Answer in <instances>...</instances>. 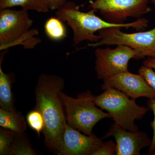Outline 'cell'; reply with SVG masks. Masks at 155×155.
<instances>
[{"label": "cell", "instance_id": "6da1fadb", "mask_svg": "<svg viewBox=\"0 0 155 155\" xmlns=\"http://www.w3.org/2000/svg\"><path fill=\"white\" fill-rule=\"evenodd\" d=\"M64 86L65 81L60 76L42 73L39 76L35 90V109L41 113L44 120L42 133L45 144L49 149L57 153L67 123L59 96V92L64 90Z\"/></svg>", "mask_w": 155, "mask_h": 155}, {"label": "cell", "instance_id": "7a4b0ae2", "mask_svg": "<svg viewBox=\"0 0 155 155\" xmlns=\"http://www.w3.org/2000/svg\"><path fill=\"white\" fill-rule=\"evenodd\" d=\"M97 10L91 9L88 12L79 10V7L74 2H67L56 11V17L72 28L73 33V43L78 45L86 41L96 43L101 40L99 35L95 32L110 27L132 28L136 30H143L148 25L149 20L140 18L133 22L114 24L106 21L96 15Z\"/></svg>", "mask_w": 155, "mask_h": 155}, {"label": "cell", "instance_id": "3957f363", "mask_svg": "<svg viewBox=\"0 0 155 155\" xmlns=\"http://www.w3.org/2000/svg\"><path fill=\"white\" fill-rule=\"evenodd\" d=\"M59 96L64 107L67 123L70 126L87 135H92L95 125L101 120L111 118L95 104V96L87 90L77 95L74 98L62 91Z\"/></svg>", "mask_w": 155, "mask_h": 155}, {"label": "cell", "instance_id": "277c9868", "mask_svg": "<svg viewBox=\"0 0 155 155\" xmlns=\"http://www.w3.org/2000/svg\"><path fill=\"white\" fill-rule=\"evenodd\" d=\"M33 21L28 11L11 8L0 10V50L21 45L26 49L33 48L40 43L37 29H31Z\"/></svg>", "mask_w": 155, "mask_h": 155}, {"label": "cell", "instance_id": "5b68a950", "mask_svg": "<svg viewBox=\"0 0 155 155\" xmlns=\"http://www.w3.org/2000/svg\"><path fill=\"white\" fill-rule=\"evenodd\" d=\"M135 101L114 88L106 89L94 98L96 106L110 115L115 125L130 131L138 130L135 121L142 119L149 110Z\"/></svg>", "mask_w": 155, "mask_h": 155}, {"label": "cell", "instance_id": "8992f818", "mask_svg": "<svg viewBox=\"0 0 155 155\" xmlns=\"http://www.w3.org/2000/svg\"><path fill=\"white\" fill-rule=\"evenodd\" d=\"M120 27H110L98 31L100 41L96 43H89L91 47L103 45H124L135 50L137 52L134 60L145 58H155V27L145 31L132 33H125Z\"/></svg>", "mask_w": 155, "mask_h": 155}, {"label": "cell", "instance_id": "52a82bcc", "mask_svg": "<svg viewBox=\"0 0 155 155\" xmlns=\"http://www.w3.org/2000/svg\"><path fill=\"white\" fill-rule=\"evenodd\" d=\"M151 0H95L91 1L89 8L99 11L107 22L125 23L128 18H141L151 11Z\"/></svg>", "mask_w": 155, "mask_h": 155}, {"label": "cell", "instance_id": "ba28073f", "mask_svg": "<svg viewBox=\"0 0 155 155\" xmlns=\"http://www.w3.org/2000/svg\"><path fill=\"white\" fill-rule=\"evenodd\" d=\"M95 69L97 78L104 80L118 73L128 71L131 59H135L137 52L124 45H118L115 48L97 47L95 51Z\"/></svg>", "mask_w": 155, "mask_h": 155}, {"label": "cell", "instance_id": "9c48e42d", "mask_svg": "<svg viewBox=\"0 0 155 155\" xmlns=\"http://www.w3.org/2000/svg\"><path fill=\"white\" fill-rule=\"evenodd\" d=\"M103 81L101 86L103 91L114 88L135 101L141 97L155 99V91L140 74H134L127 71L113 75Z\"/></svg>", "mask_w": 155, "mask_h": 155}, {"label": "cell", "instance_id": "30bf717a", "mask_svg": "<svg viewBox=\"0 0 155 155\" xmlns=\"http://www.w3.org/2000/svg\"><path fill=\"white\" fill-rule=\"evenodd\" d=\"M70 127H64L59 155H93L104 142L95 134L87 135Z\"/></svg>", "mask_w": 155, "mask_h": 155}, {"label": "cell", "instance_id": "8fae6325", "mask_svg": "<svg viewBox=\"0 0 155 155\" xmlns=\"http://www.w3.org/2000/svg\"><path fill=\"white\" fill-rule=\"evenodd\" d=\"M113 137L116 140V155H139L143 149L150 146L152 139L143 131H130L112 125L102 139Z\"/></svg>", "mask_w": 155, "mask_h": 155}, {"label": "cell", "instance_id": "7c38bea8", "mask_svg": "<svg viewBox=\"0 0 155 155\" xmlns=\"http://www.w3.org/2000/svg\"><path fill=\"white\" fill-rule=\"evenodd\" d=\"M5 53L6 50H5L1 54L0 58V107L5 110L16 111L11 90L12 80L9 74L3 72L2 67V63Z\"/></svg>", "mask_w": 155, "mask_h": 155}, {"label": "cell", "instance_id": "4fadbf2b", "mask_svg": "<svg viewBox=\"0 0 155 155\" xmlns=\"http://www.w3.org/2000/svg\"><path fill=\"white\" fill-rule=\"evenodd\" d=\"M27 121L21 112L9 111L0 108V126L17 134L23 133L27 129Z\"/></svg>", "mask_w": 155, "mask_h": 155}, {"label": "cell", "instance_id": "5bb4252c", "mask_svg": "<svg viewBox=\"0 0 155 155\" xmlns=\"http://www.w3.org/2000/svg\"><path fill=\"white\" fill-rule=\"evenodd\" d=\"M21 7L25 11L45 13L50 11L46 0H0V9Z\"/></svg>", "mask_w": 155, "mask_h": 155}, {"label": "cell", "instance_id": "9a60e30c", "mask_svg": "<svg viewBox=\"0 0 155 155\" xmlns=\"http://www.w3.org/2000/svg\"><path fill=\"white\" fill-rule=\"evenodd\" d=\"M45 32L49 38L59 41L67 36V31L63 21L58 17H50L44 25Z\"/></svg>", "mask_w": 155, "mask_h": 155}, {"label": "cell", "instance_id": "2e32d148", "mask_svg": "<svg viewBox=\"0 0 155 155\" xmlns=\"http://www.w3.org/2000/svg\"><path fill=\"white\" fill-rule=\"evenodd\" d=\"M36 150L32 148L24 133L16 134L9 155H35Z\"/></svg>", "mask_w": 155, "mask_h": 155}, {"label": "cell", "instance_id": "e0dca14e", "mask_svg": "<svg viewBox=\"0 0 155 155\" xmlns=\"http://www.w3.org/2000/svg\"><path fill=\"white\" fill-rule=\"evenodd\" d=\"M26 121L29 127L35 130L40 137L45 126L44 120L41 113L36 109H34L27 114Z\"/></svg>", "mask_w": 155, "mask_h": 155}, {"label": "cell", "instance_id": "ac0fdd59", "mask_svg": "<svg viewBox=\"0 0 155 155\" xmlns=\"http://www.w3.org/2000/svg\"><path fill=\"white\" fill-rule=\"evenodd\" d=\"M16 134L12 130H0V155H9Z\"/></svg>", "mask_w": 155, "mask_h": 155}, {"label": "cell", "instance_id": "d6986e66", "mask_svg": "<svg viewBox=\"0 0 155 155\" xmlns=\"http://www.w3.org/2000/svg\"><path fill=\"white\" fill-rule=\"evenodd\" d=\"M151 67L143 65L140 67L138 72L148 85L155 91V71Z\"/></svg>", "mask_w": 155, "mask_h": 155}, {"label": "cell", "instance_id": "ffe728a7", "mask_svg": "<svg viewBox=\"0 0 155 155\" xmlns=\"http://www.w3.org/2000/svg\"><path fill=\"white\" fill-rule=\"evenodd\" d=\"M117 151L116 143L112 140L104 142L99 148L97 150L93 155H116Z\"/></svg>", "mask_w": 155, "mask_h": 155}, {"label": "cell", "instance_id": "44dd1931", "mask_svg": "<svg viewBox=\"0 0 155 155\" xmlns=\"http://www.w3.org/2000/svg\"><path fill=\"white\" fill-rule=\"evenodd\" d=\"M147 107L153 112L154 115L153 120L150 123V126L153 131L152 141L148 152V155H151L155 148V99H149L147 101Z\"/></svg>", "mask_w": 155, "mask_h": 155}, {"label": "cell", "instance_id": "7402d4cb", "mask_svg": "<svg viewBox=\"0 0 155 155\" xmlns=\"http://www.w3.org/2000/svg\"><path fill=\"white\" fill-rule=\"evenodd\" d=\"M51 11H57L67 2V0H46Z\"/></svg>", "mask_w": 155, "mask_h": 155}, {"label": "cell", "instance_id": "603a6c76", "mask_svg": "<svg viewBox=\"0 0 155 155\" xmlns=\"http://www.w3.org/2000/svg\"><path fill=\"white\" fill-rule=\"evenodd\" d=\"M143 65L151 67L155 70V58H147L143 61Z\"/></svg>", "mask_w": 155, "mask_h": 155}, {"label": "cell", "instance_id": "cb8c5ba5", "mask_svg": "<svg viewBox=\"0 0 155 155\" xmlns=\"http://www.w3.org/2000/svg\"><path fill=\"white\" fill-rule=\"evenodd\" d=\"M151 2L153 3L155 8V0H151Z\"/></svg>", "mask_w": 155, "mask_h": 155}, {"label": "cell", "instance_id": "d4e9b609", "mask_svg": "<svg viewBox=\"0 0 155 155\" xmlns=\"http://www.w3.org/2000/svg\"><path fill=\"white\" fill-rule=\"evenodd\" d=\"M151 155H155V148L154 150L153 151V152L151 154Z\"/></svg>", "mask_w": 155, "mask_h": 155}]
</instances>
